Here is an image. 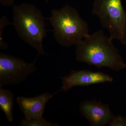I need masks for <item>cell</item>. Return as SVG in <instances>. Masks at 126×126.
<instances>
[{"label": "cell", "mask_w": 126, "mask_h": 126, "mask_svg": "<svg viewBox=\"0 0 126 126\" xmlns=\"http://www.w3.org/2000/svg\"><path fill=\"white\" fill-rule=\"evenodd\" d=\"M110 126H126V117L118 115L114 116L109 123Z\"/></svg>", "instance_id": "7c38bea8"}, {"label": "cell", "mask_w": 126, "mask_h": 126, "mask_svg": "<svg viewBox=\"0 0 126 126\" xmlns=\"http://www.w3.org/2000/svg\"><path fill=\"white\" fill-rule=\"evenodd\" d=\"M92 13L99 18L112 40L126 45V11L122 0H94Z\"/></svg>", "instance_id": "277c9868"}, {"label": "cell", "mask_w": 126, "mask_h": 126, "mask_svg": "<svg viewBox=\"0 0 126 126\" xmlns=\"http://www.w3.org/2000/svg\"><path fill=\"white\" fill-rule=\"evenodd\" d=\"M60 91L59 90L51 94L46 93L32 97H18L16 102L25 119L32 120L43 117L47 103L54 94Z\"/></svg>", "instance_id": "ba28073f"}, {"label": "cell", "mask_w": 126, "mask_h": 126, "mask_svg": "<svg viewBox=\"0 0 126 126\" xmlns=\"http://www.w3.org/2000/svg\"><path fill=\"white\" fill-rule=\"evenodd\" d=\"M48 20L55 39L63 47L76 46L89 34L87 23L76 9L68 5L52 10Z\"/></svg>", "instance_id": "3957f363"}, {"label": "cell", "mask_w": 126, "mask_h": 126, "mask_svg": "<svg viewBox=\"0 0 126 126\" xmlns=\"http://www.w3.org/2000/svg\"><path fill=\"white\" fill-rule=\"evenodd\" d=\"M32 63L3 53L0 54V87L15 85L25 80L36 70L35 63L38 56Z\"/></svg>", "instance_id": "5b68a950"}, {"label": "cell", "mask_w": 126, "mask_h": 126, "mask_svg": "<svg viewBox=\"0 0 126 126\" xmlns=\"http://www.w3.org/2000/svg\"><path fill=\"white\" fill-rule=\"evenodd\" d=\"M14 0H0V4L4 6L14 5Z\"/></svg>", "instance_id": "4fadbf2b"}, {"label": "cell", "mask_w": 126, "mask_h": 126, "mask_svg": "<svg viewBox=\"0 0 126 126\" xmlns=\"http://www.w3.org/2000/svg\"><path fill=\"white\" fill-rule=\"evenodd\" d=\"M112 40L101 30L89 34L76 45V60L98 68L105 67L116 71L126 68V64Z\"/></svg>", "instance_id": "6da1fadb"}, {"label": "cell", "mask_w": 126, "mask_h": 126, "mask_svg": "<svg viewBox=\"0 0 126 126\" xmlns=\"http://www.w3.org/2000/svg\"><path fill=\"white\" fill-rule=\"evenodd\" d=\"M14 95L11 91L0 87V109L9 122L14 119Z\"/></svg>", "instance_id": "9c48e42d"}, {"label": "cell", "mask_w": 126, "mask_h": 126, "mask_svg": "<svg viewBox=\"0 0 126 126\" xmlns=\"http://www.w3.org/2000/svg\"><path fill=\"white\" fill-rule=\"evenodd\" d=\"M79 110L91 126L108 125L114 116L108 105L94 100L82 102L80 103Z\"/></svg>", "instance_id": "52a82bcc"}, {"label": "cell", "mask_w": 126, "mask_h": 126, "mask_svg": "<svg viewBox=\"0 0 126 126\" xmlns=\"http://www.w3.org/2000/svg\"><path fill=\"white\" fill-rule=\"evenodd\" d=\"M23 126H58L57 123H52L48 121L43 117L38 119L28 120L25 119L21 120L20 123Z\"/></svg>", "instance_id": "30bf717a"}, {"label": "cell", "mask_w": 126, "mask_h": 126, "mask_svg": "<svg viewBox=\"0 0 126 126\" xmlns=\"http://www.w3.org/2000/svg\"><path fill=\"white\" fill-rule=\"evenodd\" d=\"M9 25H12L10 23L6 16H2L0 20V48L1 49H7L8 45L2 39V34L5 27Z\"/></svg>", "instance_id": "8fae6325"}, {"label": "cell", "mask_w": 126, "mask_h": 126, "mask_svg": "<svg viewBox=\"0 0 126 126\" xmlns=\"http://www.w3.org/2000/svg\"><path fill=\"white\" fill-rule=\"evenodd\" d=\"M62 81L60 91L70 90L76 86H88L92 84L112 82L113 79L108 75L101 72L87 70H72L68 75L60 78Z\"/></svg>", "instance_id": "8992f818"}, {"label": "cell", "mask_w": 126, "mask_h": 126, "mask_svg": "<svg viewBox=\"0 0 126 126\" xmlns=\"http://www.w3.org/2000/svg\"><path fill=\"white\" fill-rule=\"evenodd\" d=\"M12 14V25L20 38L36 49L39 55L45 54L43 42L47 31L42 12L33 5L23 3L13 5Z\"/></svg>", "instance_id": "7a4b0ae2"}]
</instances>
